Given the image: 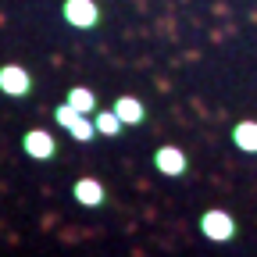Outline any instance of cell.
Instances as JSON below:
<instances>
[{
  "mask_svg": "<svg viewBox=\"0 0 257 257\" xmlns=\"http://www.w3.org/2000/svg\"><path fill=\"white\" fill-rule=\"evenodd\" d=\"M29 89H32V79H29V72L22 68V64H4V68H0V93L25 96Z\"/></svg>",
  "mask_w": 257,
  "mask_h": 257,
  "instance_id": "obj_5",
  "label": "cell"
},
{
  "mask_svg": "<svg viewBox=\"0 0 257 257\" xmlns=\"http://www.w3.org/2000/svg\"><path fill=\"white\" fill-rule=\"evenodd\" d=\"M200 232H204L211 243H229V239L236 236V221H232L229 211L211 207V211H204V218H200Z\"/></svg>",
  "mask_w": 257,
  "mask_h": 257,
  "instance_id": "obj_2",
  "label": "cell"
},
{
  "mask_svg": "<svg viewBox=\"0 0 257 257\" xmlns=\"http://www.w3.org/2000/svg\"><path fill=\"white\" fill-rule=\"evenodd\" d=\"M54 118H57V125H61V128H68L72 140H79V143H89V140L96 136L93 114H82V111H75L72 104H61V107L54 111Z\"/></svg>",
  "mask_w": 257,
  "mask_h": 257,
  "instance_id": "obj_1",
  "label": "cell"
},
{
  "mask_svg": "<svg viewBox=\"0 0 257 257\" xmlns=\"http://www.w3.org/2000/svg\"><path fill=\"white\" fill-rule=\"evenodd\" d=\"M61 15H64V22L75 25V29H93L96 22H100V8H96L93 0H64Z\"/></svg>",
  "mask_w": 257,
  "mask_h": 257,
  "instance_id": "obj_3",
  "label": "cell"
},
{
  "mask_svg": "<svg viewBox=\"0 0 257 257\" xmlns=\"http://www.w3.org/2000/svg\"><path fill=\"white\" fill-rule=\"evenodd\" d=\"M22 150L32 161H50L57 154V143H54V136L47 128H32V133H25V140H22Z\"/></svg>",
  "mask_w": 257,
  "mask_h": 257,
  "instance_id": "obj_4",
  "label": "cell"
},
{
  "mask_svg": "<svg viewBox=\"0 0 257 257\" xmlns=\"http://www.w3.org/2000/svg\"><path fill=\"white\" fill-rule=\"evenodd\" d=\"M64 104H72V107H75V111H82V114H96V93H93V89H86V86H75V89H68Z\"/></svg>",
  "mask_w": 257,
  "mask_h": 257,
  "instance_id": "obj_9",
  "label": "cell"
},
{
  "mask_svg": "<svg viewBox=\"0 0 257 257\" xmlns=\"http://www.w3.org/2000/svg\"><path fill=\"white\" fill-rule=\"evenodd\" d=\"M93 125H96V136H118L121 128H125V121L118 118L114 107H111V111H96V114H93Z\"/></svg>",
  "mask_w": 257,
  "mask_h": 257,
  "instance_id": "obj_10",
  "label": "cell"
},
{
  "mask_svg": "<svg viewBox=\"0 0 257 257\" xmlns=\"http://www.w3.org/2000/svg\"><path fill=\"white\" fill-rule=\"evenodd\" d=\"M72 193H75V200H79L82 207H100V204L107 200V193H104V186L96 182V179H79Z\"/></svg>",
  "mask_w": 257,
  "mask_h": 257,
  "instance_id": "obj_7",
  "label": "cell"
},
{
  "mask_svg": "<svg viewBox=\"0 0 257 257\" xmlns=\"http://www.w3.org/2000/svg\"><path fill=\"white\" fill-rule=\"evenodd\" d=\"M232 143L246 154H257V121H239L232 128Z\"/></svg>",
  "mask_w": 257,
  "mask_h": 257,
  "instance_id": "obj_11",
  "label": "cell"
},
{
  "mask_svg": "<svg viewBox=\"0 0 257 257\" xmlns=\"http://www.w3.org/2000/svg\"><path fill=\"white\" fill-rule=\"evenodd\" d=\"M154 168H157L161 175H186L189 161H186V154H182L179 147H161V150L154 154Z\"/></svg>",
  "mask_w": 257,
  "mask_h": 257,
  "instance_id": "obj_6",
  "label": "cell"
},
{
  "mask_svg": "<svg viewBox=\"0 0 257 257\" xmlns=\"http://www.w3.org/2000/svg\"><path fill=\"white\" fill-rule=\"evenodd\" d=\"M114 111H118V118L125 121V125H140L143 118H147V111H143V100H140V96H118V100H114Z\"/></svg>",
  "mask_w": 257,
  "mask_h": 257,
  "instance_id": "obj_8",
  "label": "cell"
}]
</instances>
